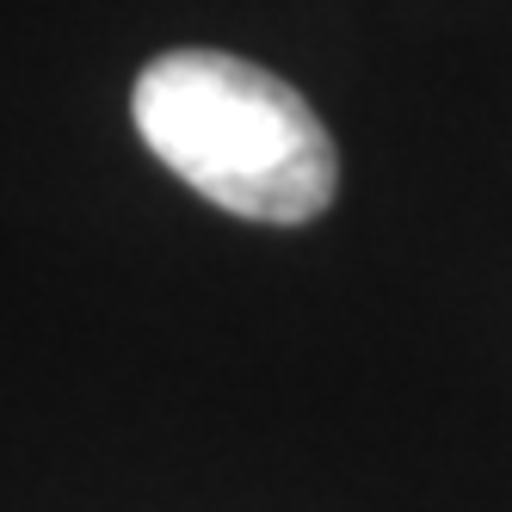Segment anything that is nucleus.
Here are the masks:
<instances>
[{
  "label": "nucleus",
  "mask_w": 512,
  "mask_h": 512,
  "mask_svg": "<svg viewBox=\"0 0 512 512\" xmlns=\"http://www.w3.org/2000/svg\"><path fill=\"white\" fill-rule=\"evenodd\" d=\"M136 136L198 198L247 223H309L334 204L340 161L309 99L229 50H167L136 75Z\"/></svg>",
  "instance_id": "1"
}]
</instances>
